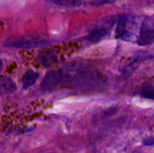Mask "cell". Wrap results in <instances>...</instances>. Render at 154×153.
<instances>
[{
	"mask_svg": "<svg viewBox=\"0 0 154 153\" xmlns=\"http://www.w3.org/2000/svg\"><path fill=\"white\" fill-rule=\"evenodd\" d=\"M108 34V30L105 28H96L92 30L88 35L87 36L86 39L88 41L92 43H96L101 40L102 39L105 38Z\"/></svg>",
	"mask_w": 154,
	"mask_h": 153,
	"instance_id": "4",
	"label": "cell"
},
{
	"mask_svg": "<svg viewBox=\"0 0 154 153\" xmlns=\"http://www.w3.org/2000/svg\"><path fill=\"white\" fill-rule=\"evenodd\" d=\"M137 44L140 46H147L152 44L154 42V30H141L139 36L137 38Z\"/></svg>",
	"mask_w": 154,
	"mask_h": 153,
	"instance_id": "3",
	"label": "cell"
},
{
	"mask_svg": "<svg viewBox=\"0 0 154 153\" xmlns=\"http://www.w3.org/2000/svg\"><path fill=\"white\" fill-rule=\"evenodd\" d=\"M128 16L127 15H122L120 16L118 21V25L116 28V34L117 37L120 38L123 34L127 32L126 30V23H127Z\"/></svg>",
	"mask_w": 154,
	"mask_h": 153,
	"instance_id": "9",
	"label": "cell"
},
{
	"mask_svg": "<svg viewBox=\"0 0 154 153\" xmlns=\"http://www.w3.org/2000/svg\"><path fill=\"white\" fill-rule=\"evenodd\" d=\"M50 1L61 6H78L81 4V0H50Z\"/></svg>",
	"mask_w": 154,
	"mask_h": 153,
	"instance_id": "10",
	"label": "cell"
},
{
	"mask_svg": "<svg viewBox=\"0 0 154 153\" xmlns=\"http://www.w3.org/2000/svg\"><path fill=\"white\" fill-rule=\"evenodd\" d=\"M141 94L145 98L154 100V86H148L144 88L141 91Z\"/></svg>",
	"mask_w": 154,
	"mask_h": 153,
	"instance_id": "11",
	"label": "cell"
},
{
	"mask_svg": "<svg viewBox=\"0 0 154 153\" xmlns=\"http://www.w3.org/2000/svg\"><path fill=\"white\" fill-rule=\"evenodd\" d=\"M153 117H154V116H153Z\"/></svg>",
	"mask_w": 154,
	"mask_h": 153,
	"instance_id": "13",
	"label": "cell"
},
{
	"mask_svg": "<svg viewBox=\"0 0 154 153\" xmlns=\"http://www.w3.org/2000/svg\"><path fill=\"white\" fill-rule=\"evenodd\" d=\"M63 79V75L61 71L51 70L46 74L41 86L44 90H53L60 85Z\"/></svg>",
	"mask_w": 154,
	"mask_h": 153,
	"instance_id": "2",
	"label": "cell"
},
{
	"mask_svg": "<svg viewBox=\"0 0 154 153\" xmlns=\"http://www.w3.org/2000/svg\"><path fill=\"white\" fill-rule=\"evenodd\" d=\"M0 85H1L2 91L5 92H14L17 89V86L14 82L8 76H1Z\"/></svg>",
	"mask_w": 154,
	"mask_h": 153,
	"instance_id": "7",
	"label": "cell"
},
{
	"mask_svg": "<svg viewBox=\"0 0 154 153\" xmlns=\"http://www.w3.org/2000/svg\"><path fill=\"white\" fill-rule=\"evenodd\" d=\"M141 61V58H139V57H137L135 59H134L133 61L131 62L129 64H126L123 68H121V74L123 76H129L132 74V72L138 67L140 62Z\"/></svg>",
	"mask_w": 154,
	"mask_h": 153,
	"instance_id": "8",
	"label": "cell"
},
{
	"mask_svg": "<svg viewBox=\"0 0 154 153\" xmlns=\"http://www.w3.org/2000/svg\"><path fill=\"white\" fill-rule=\"evenodd\" d=\"M48 44H50V42L46 39L33 38L30 36L10 38L4 42V45L7 47L23 48V49L40 47Z\"/></svg>",
	"mask_w": 154,
	"mask_h": 153,
	"instance_id": "1",
	"label": "cell"
},
{
	"mask_svg": "<svg viewBox=\"0 0 154 153\" xmlns=\"http://www.w3.org/2000/svg\"><path fill=\"white\" fill-rule=\"evenodd\" d=\"M38 73H37V72L34 71L32 70H27L22 77V84L23 88L26 89V88L32 86L35 83V82L38 79Z\"/></svg>",
	"mask_w": 154,
	"mask_h": 153,
	"instance_id": "5",
	"label": "cell"
},
{
	"mask_svg": "<svg viewBox=\"0 0 154 153\" xmlns=\"http://www.w3.org/2000/svg\"><path fill=\"white\" fill-rule=\"evenodd\" d=\"M142 143L146 146H150L154 145V137L150 136V137L145 138L144 140H143Z\"/></svg>",
	"mask_w": 154,
	"mask_h": 153,
	"instance_id": "12",
	"label": "cell"
},
{
	"mask_svg": "<svg viewBox=\"0 0 154 153\" xmlns=\"http://www.w3.org/2000/svg\"><path fill=\"white\" fill-rule=\"evenodd\" d=\"M38 59L45 67H49L57 61L56 55L51 52H42L38 55Z\"/></svg>",
	"mask_w": 154,
	"mask_h": 153,
	"instance_id": "6",
	"label": "cell"
}]
</instances>
